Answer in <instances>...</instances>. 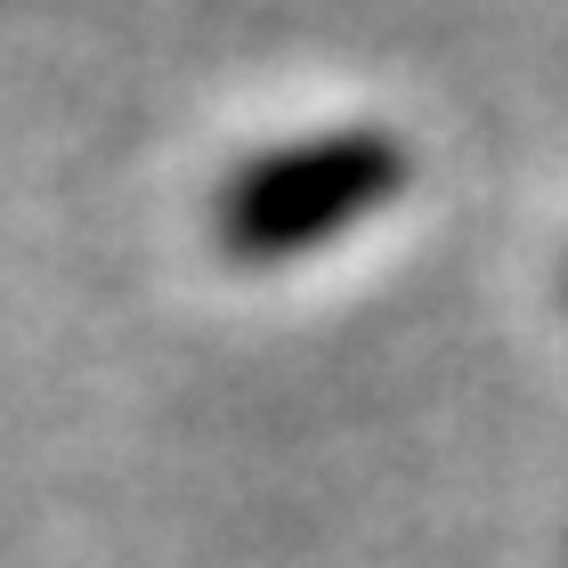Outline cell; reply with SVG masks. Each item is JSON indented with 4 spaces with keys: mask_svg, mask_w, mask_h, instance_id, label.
Returning <instances> with one entry per match:
<instances>
[{
    "mask_svg": "<svg viewBox=\"0 0 568 568\" xmlns=\"http://www.w3.org/2000/svg\"><path fill=\"white\" fill-rule=\"evenodd\" d=\"M423 187V154L398 122H342V131H317L284 154H261L244 179V244L261 261H301V252H333L349 244L357 227L406 212Z\"/></svg>",
    "mask_w": 568,
    "mask_h": 568,
    "instance_id": "obj_1",
    "label": "cell"
},
{
    "mask_svg": "<svg viewBox=\"0 0 568 568\" xmlns=\"http://www.w3.org/2000/svg\"><path fill=\"white\" fill-rule=\"evenodd\" d=\"M545 308H552V325L568 333V220H560V236L545 252Z\"/></svg>",
    "mask_w": 568,
    "mask_h": 568,
    "instance_id": "obj_2",
    "label": "cell"
}]
</instances>
